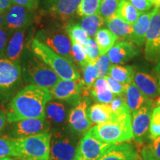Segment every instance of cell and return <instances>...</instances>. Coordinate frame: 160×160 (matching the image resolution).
<instances>
[{"instance_id": "cell-1", "label": "cell", "mask_w": 160, "mask_h": 160, "mask_svg": "<svg viewBox=\"0 0 160 160\" xmlns=\"http://www.w3.org/2000/svg\"><path fill=\"white\" fill-rule=\"evenodd\" d=\"M51 99L48 89L35 85H27L8 104L6 111L7 122L13 123L25 119H45V106Z\"/></svg>"}, {"instance_id": "cell-2", "label": "cell", "mask_w": 160, "mask_h": 160, "mask_svg": "<svg viewBox=\"0 0 160 160\" xmlns=\"http://www.w3.org/2000/svg\"><path fill=\"white\" fill-rule=\"evenodd\" d=\"M89 131L93 137L105 143L117 145L129 142L133 139L131 112L115 114L110 121L92 126Z\"/></svg>"}, {"instance_id": "cell-3", "label": "cell", "mask_w": 160, "mask_h": 160, "mask_svg": "<svg viewBox=\"0 0 160 160\" xmlns=\"http://www.w3.org/2000/svg\"><path fill=\"white\" fill-rule=\"evenodd\" d=\"M31 48L32 52L47 64L61 79H80L79 71L71 59L58 54L37 39L32 41Z\"/></svg>"}, {"instance_id": "cell-4", "label": "cell", "mask_w": 160, "mask_h": 160, "mask_svg": "<svg viewBox=\"0 0 160 160\" xmlns=\"http://www.w3.org/2000/svg\"><path fill=\"white\" fill-rule=\"evenodd\" d=\"M22 75L28 82L50 90L59 79L57 73L32 52H27L22 61Z\"/></svg>"}, {"instance_id": "cell-5", "label": "cell", "mask_w": 160, "mask_h": 160, "mask_svg": "<svg viewBox=\"0 0 160 160\" xmlns=\"http://www.w3.org/2000/svg\"><path fill=\"white\" fill-rule=\"evenodd\" d=\"M51 133L49 132L24 138H13L16 157L24 160H49Z\"/></svg>"}, {"instance_id": "cell-6", "label": "cell", "mask_w": 160, "mask_h": 160, "mask_svg": "<svg viewBox=\"0 0 160 160\" xmlns=\"http://www.w3.org/2000/svg\"><path fill=\"white\" fill-rule=\"evenodd\" d=\"M20 64L0 57V102L8 99L22 82Z\"/></svg>"}, {"instance_id": "cell-7", "label": "cell", "mask_w": 160, "mask_h": 160, "mask_svg": "<svg viewBox=\"0 0 160 160\" xmlns=\"http://www.w3.org/2000/svg\"><path fill=\"white\" fill-rule=\"evenodd\" d=\"M35 39L58 54L71 59L72 43L65 28L42 29L37 33Z\"/></svg>"}, {"instance_id": "cell-8", "label": "cell", "mask_w": 160, "mask_h": 160, "mask_svg": "<svg viewBox=\"0 0 160 160\" xmlns=\"http://www.w3.org/2000/svg\"><path fill=\"white\" fill-rule=\"evenodd\" d=\"M153 105L154 104L151 100L138 111L131 113V126L133 139L139 147H142L149 138Z\"/></svg>"}, {"instance_id": "cell-9", "label": "cell", "mask_w": 160, "mask_h": 160, "mask_svg": "<svg viewBox=\"0 0 160 160\" xmlns=\"http://www.w3.org/2000/svg\"><path fill=\"white\" fill-rule=\"evenodd\" d=\"M78 143L60 131L51 133L49 160H74Z\"/></svg>"}, {"instance_id": "cell-10", "label": "cell", "mask_w": 160, "mask_h": 160, "mask_svg": "<svg viewBox=\"0 0 160 160\" xmlns=\"http://www.w3.org/2000/svg\"><path fill=\"white\" fill-rule=\"evenodd\" d=\"M145 57L151 62H158L160 60V8L158 7H154L146 33Z\"/></svg>"}, {"instance_id": "cell-11", "label": "cell", "mask_w": 160, "mask_h": 160, "mask_svg": "<svg viewBox=\"0 0 160 160\" xmlns=\"http://www.w3.org/2000/svg\"><path fill=\"white\" fill-rule=\"evenodd\" d=\"M111 145L97 139L88 131L78 143L74 160H99Z\"/></svg>"}, {"instance_id": "cell-12", "label": "cell", "mask_w": 160, "mask_h": 160, "mask_svg": "<svg viewBox=\"0 0 160 160\" xmlns=\"http://www.w3.org/2000/svg\"><path fill=\"white\" fill-rule=\"evenodd\" d=\"M49 91L52 98L73 104L79 103L81 102L80 99L85 97L81 79L77 80L59 79Z\"/></svg>"}, {"instance_id": "cell-13", "label": "cell", "mask_w": 160, "mask_h": 160, "mask_svg": "<svg viewBox=\"0 0 160 160\" xmlns=\"http://www.w3.org/2000/svg\"><path fill=\"white\" fill-rule=\"evenodd\" d=\"M51 126L45 118L25 119L11 123L9 129L11 137L24 138L49 132Z\"/></svg>"}, {"instance_id": "cell-14", "label": "cell", "mask_w": 160, "mask_h": 160, "mask_svg": "<svg viewBox=\"0 0 160 160\" xmlns=\"http://www.w3.org/2000/svg\"><path fill=\"white\" fill-rule=\"evenodd\" d=\"M88 101L82 100L70 111L68 125L72 133L77 135L85 133L93 126L88 117Z\"/></svg>"}, {"instance_id": "cell-15", "label": "cell", "mask_w": 160, "mask_h": 160, "mask_svg": "<svg viewBox=\"0 0 160 160\" xmlns=\"http://www.w3.org/2000/svg\"><path fill=\"white\" fill-rule=\"evenodd\" d=\"M31 10L22 5L13 4L4 13L5 26L11 31L25 29L30 22Z\"/></svg>"}, {"instance_id": "cell-16", "label": "cell", "mask_w": 160, "mask_h": 160, "mask_svg": "<svg viewBox=\"0 0 160 160\" xmlns=\"http://www.w3.org/2000/svg\"><path fill=\"white\" fill-rule=\"evenodd\" d=\"M139 54V50L128 40H120L115 43L108 53L113 65H121L128 62Z\"/></svg>"}, {"instance_id": "cell-17", "label": "cell", "mask_w": 160, "mask_h": 160, "mask_svg": "<svg viewBox=\"0 0 160 160\" xmlns=\"http://www.w3.org/2000/svg\"><path fill=\"white\" fill-rule=\"evenodd\" d=\"M136 148L128 142L112 145L99 160H142Z\"/></svg>"}, {"instance_id": "cell-18", "label": "cell", "mask_w": 160, "mask_h": 160, "mask_svg": "<svg viewBox=\"0 0 160 160\" xmlns=\"http://www.w3.org/2000/svg\"><path fill=\"white\" fill-rule=\"evenodd\" d=\"M82 0H48L49 11L54 17L65 22L77 13Z\"/></svg>"}, {"instance_id": "cell-19", "label": "cell", "mask_w": 160, "mask_h": 160, "mask_svg": "<svg viewBox=\"0 0 160 160\" xmlns=\"http://www.w3.org/2000/svg\"><path fill=\"white\" fill-rule=\"evenodd\" d=\"M25 42V30L20 29L15 31L10 37L2 55L6 59L13 62L19 64L22 56Z\"/></svg>"}, {"instance_id": "cell-20", "label": "cell", "mask_w": 160, "mask_h": 160, "mask_svg": "<svg viewBox=\"0 0 160 160\" xmlns=\"http://www.w3.org/2000/svg\"><path fill=\"white\" fill-rule=\"evenodd\" d=\"M133 82L140 91L149 99H153L159 95V82L149 73L136 71Z\"/></svg>"}, {"instance_id": "cell-21", "label": "cell", "mask_w": 160, "mask_h": 160, "mask_svg": "<svg viewBox=\"0 0 160 160\" xmlns=\"http://www.w3.org/2000/svg\"><path fill=\"white\" fill-rule=\"evenodd\" d=\"M154 12V8L151 11L142 13L137 21L133 25V33L130 41L137 47H142L145 45L146 33L148 30L151 19Z\"/></svg>"}, {"instance_id": "cell-22", "label": "cell", "mask_w": 160, "mask_h": 160, "mask_svg": "<svg viewBox=\"0 0 160 160\" xmlns=\"http://www.w3.org/2000/svg\"><path fill=\"white\" fill-rule=\"evenodd\" d=\"M45 119L50 126L62 125L67 119L65 105L60 102L50 100L45 108Z\"/></svg>"}, {"instance_id": "cell-23", "label": "cell", "mask_w": 160, "mask_h": 160, "mask_svg": "<svg viewBox=\"0 0 160 160\" xmlns=\"http://www.w3.org/2000/svg\"><path fill=\"white\" fill-rule=\"evenodd\" d=\"M125 97L131 113L138 111L151 100L140 91L133 81L126 85Z\"/></svg>"}, {"instance_id": "cell-24", "label": "cell", "mask_w": 160, "mask_h": 160, "mask_svg": "<svg viewBox=\"0 0 160 160\" xmlns=\"http://www.w3.org/2000/svg\"><path fill=\"white\" fill-rule=\"evenodd\" d=\"M90 93L94 100L99 103L110 104L115 97L105 77L97 78Z\"/></svg>"}, {"instance_id": "cell-25", "label": "cell", "mask_w": 160, "mask_h": 160, "mask_svg": "<svg viewBox=\"0 0 160 160\" xmlns=\"http://www.w3.org/2000/svg\"><path fill=\"white\" fill-rule=\"evenodd\" d=\"M114 116L109 104L95 103L88 108V117L93 125H99L108 122Z\"/></svg>"}, {"instance_id": "cell-26", "label": "cell", "mask_w": 160, "mask_h": 160, "mask_svg": "<svg viewBox=\"0 0 160 160\" xmlns=\"http://www.w3.org/2000/svg\"><path fill=\"white\" fill-rule=\"evenodd\" d=\"M106 24L109 31L113 33L117 39L130 41L133 33V25L126 23L117 16L108 20Z\"/></svg>"}, {"instance_id": "cell-27", "label": "cell", "mask_w": 160, "mask_h": 160, "mask_svg": "<svg viewBox=\"0 0 160 160\" xmlns=\"http://www.w3.org/2000/svg\"><path fill=\"white\" fill-rule=\"evenodd\" d=\"M136 69L133 66L112 65L108 75L119 82L127 85L133 81Z\"/></svg>"}, {"instance_id": "cell-28", "label": "cell", "mask_w": 160, "mask_h": 160, "mask_svg": "<svg viewBox=\"0 0 160 160\" xmlns=\"http://www.w3.org/2000/svg\"><path fill=\"white\" fill-rule=\"evenodd\" d=\"M141 13L128 0H121L117 9V16L126 23L133 25L137 21Z\"/></svg>"}, {"instance_id": "cell-29", "label": "cell", "mask_w": 160, "mask_h": 160, "mask_svg": "<svg viewBox=\"0 0 160 160\" xmlns=\"http://www.w3.org/2000/svg\"><path fill=\"white\" fill-rule=\"evenodd\" d=\"M117 39V37L108 29L100 28L95 35V40L99 47L100 55L108 53Z\"/></svg>"}, {"instance_id": "cell-30", "label": "cell", "mask_w": 160, "mask_h": 160, "mask_svg": "<svg viewBox=\"0 0 160 160\" xmlns=\"http://www.w3.org/2000/svg\"><path fill=\"white\" fill-rule=\"evenodd\" d=\"M105 22L99 13L88 17H85L82 19L79 25L86 32L89 37H95L97 31L101 28Z\"/></svg>"}, {"instance_id": "cell-31", "label": "cell", "mask_w": 160, "mask_h": 160, "mask_svg": "<svg viewBox=\"0 0 160 160\" xmlns=\"http://www.w3.org/2000/svg\"><path fill=\"white\" fill-rule=\"evenodd\" d=\"M83 78L81 79L82 83L84 95L88 96L91 91L92 86L93 85L95 81L98 78L97 70L94 64L88 62L85 67L82 68Z\"/></svg>"}, {"instance_id": "cell-32", "label": "cell", "mask_w": 160, "mask_h": 160, "mask_svg": "<svg viewBox=\"0 0 160 160\" xmlns=\"http://www.w3.org/2000/svg\"><path fill=\"white\" fill-rule=\"evenodd\" d=\"M65 30L72 42H75L82 46L88 42L91 38L78 24L68 23L65 26Z\"/></svg>"}, {"instance_id": "cell-33", "label": "cell", "mask_w": 160, "mask_h": 160, "mask_svg": "<svg viewBox=\"0 0 160 160\" xmlns=\"http://www.w3.org/2000/svg\"><path fill=\"white\" fill-rule=\"evenodd\" d=\"M121 0H101L98 13L105 23L117 16V12Z\"/></svg>"}, {"instance_id": "cell-34", "label": "cell", "mask_w": 160, "mask_h": 160, "mask_svg": "<svg viewBox=\"0 0 160 160\" xmlns=\"http://www.w3.org/2000/svg\"><path fill=\"white\" fill-rule=\"evenodd\" d=\"M100 2L101 0H82L77 11V15L85 17L97 14L99 12Z\"/></svg>"}, {"instance_id": "cell-35", "label": "cell", "mask_w": 160, "mask_h": 160, "mask_svg": "<svg viewBox=\"0 0 160 160\" xmlns=\"http://www.w3.org/2000/svg\"><path fill=\"white\" fill-rule=\"evenodd\" d=\"M71 59L73 60V62H75V63H77L78 65H79L82 69L88 63V60L84 46L77 42H75L71 41Z\"/></svg>"}, {"instance_id": "cell-36", "label": "cell", "mask_w": 160, "mask_h": 160, "mask_svg": "<svg viewBox=\"0 0 160 160\" xmlns=\"http://www.w3.org/2000/svg\"><path fill=\"white\" fill-rule=\"evenodd\" d=\"M16 157L13 138L7 136L0 137V158Z\"/></svg>"}, {"instance_id": "cell-37", "label": "cell", "mask_w": 160, "mask_h": 160, "mask_svg": "<svg viewBox=\"0 0 160 160\" xmlns=\"http://www.w3.org/2000/svg\"><path fill=\"white\" fill-rule=\"evenodd\" d=\"M84 48H85L88 62L95 65L98 58L100 57L99 49L96 40L90 38L88 42L84 46Z\"/></svg>"}, {"instance_id": "cell-38", "label": "cell", "mask_w": 160, "mask_h": 160, "mask_svg": "<svg viewBox=\"0 0 160 160\" xmlns=\"http://www.w3.org/2000/svg\"><path fill=\"white\" fill-rule=\"evenodd\" d=\"M95 66L97 70L98 78L105 77L108 74L110 67H111V60L108 53L100 55L97 61L96 62Z\"/></svg>"}, {"instance_id": "cell-39", "label": "cell", "mask_w": 160, "mask_h": 160, "mask_svg": "<svg viewBox=\"0 0 160 160\" xmlns=\"http://www.w3.org/2000/svg\"><path fill=\"white\" fill-rule=\"evenodd\" d=\"M112 112L114 114H119L125 111H130L128 107L125 94L121 96H115L114 99L109 104Z\"/></svg>"}, {"instance_id": "cell-40", "label": "cell", "mask_w": 160, "mask_h": 160, "mask_svg": "<svg viewBox=\"0 0 160 160\" xmlns=\"http://www.w3.org/2000/svg\"><path fill=\"white\" fill-rule=\"evenodd\" d=\"M105 78L107 80L110 89L112 93L115 96H121L124 95L125 93L126 90V85H123V84L119 82L117 80L110 77V76L107 75Z\"/></svg>"}, {"instance_id": "cell-41", "label": "cell", "mask_w": 160, "mask_h": 160, "mask_svg": "<svg viewBox=\"0 0 160 160\" xmlns=\"http://www.w3.org/2000/svg\"><path fill=\"white\" fill-rule=\"evenodd\" d=\"M128 1L141 13L148 11L153 6L151 0H128Z\"/></svg>"}, {"instance_id": "cell-42", "label": "cell", "mask_w": 160, "mask_h": 160, "mask_svg": "<svg viewBox=\"0 0 160 160\" xmlns=\"http://www.w3.org/2000/svg\"><path fill=\"white\" fill-rule=\"evenodd\" d=\"M11 32L5 26L0 28V55L2 54L3 51H5Z\"/></svg>"}, {"instance_id": "cell-43", "label": "cell", "mask_w": 160, "mask_h": 160, "mask_svg": "<svg viewBox=\"0 0 160 160\" xmlns=\"http://www.w3.org/2000/svg\"><path fill=\"white\" fill-rule=\"evenodd\" d=\"M151 149L152 153L156 157L160 159V137L151 140V142L149 145H148Z\"/></svg>"}, {"instance_id": "cell-44", "label": "cell", "mask_w": 160, "mask_h": 160, "mask_svg": "<svg viewBox=\"0 0 160 160\" xmlns=\"http://www.w3.org/2000/svg\"><path fill=\"white\" fill-rule=\"evenodd\" d=\"M141 156L143 160H160L152 153L148 146H144L142 148L141 151Z\"/></svg>"}, {"instance_id": "cell-45", "label": "cell", "mask_w": 160, "mask_h": 160, "mask_svg": "<svg viewBox=\"0 0 160 160\" xmlns=\"http://www.w3.org/2000/svg\"><path fill=\"white\" fill-rule=\"evenodd\" d=\"M13 4L22 5L29 9H33L35 7L36 0H11Z\"/></svg>"}, {"instance_id": "cell-46", "label": "cell", "mask_w": 160, "mask_h": 160, "mask_svg": "<svg viewBox=\"0 0 160 160\" xmlns=\"http://www.w3.org/2000/svg\"><path fill=\"white\" fill-rule=\"evenodd\" d=\"M151 125H160V108L156 107L153 108L151 114Z\"/></svg>"}, {"instance_id": "cell-47", "label": "cell", "mask_w": 160, "mask_h": 160, "mask_svg": "<svg viewBox=\"0 0 160 160\" xmlns=\"http://www.w3.org/2000/svg\"><path fill=\"white\" fill-rule=\"evenodd\" d=\"M160 137V125H151L149 131V139L153 140Z\"/></svg>"}, {"instance_id": "cell-48", "label": "cell", "mask_w": 160, "mask_h": 160, "mask_svg": "<svg viewBox=\"0 0 160 160\" xmlns=\"http://www.w3.org/2000/svg\"><path fill=\"white\" fill-rule=\"evenodd\" d=\"M13 5L11 0H0V12L5 13Z\"/></svg>"}, {"instance_id": "cell-49", "label": "cell", "mask_w": 160, "mask_h": 160, "mask_svg": "<svg viewBox=\"0 0 160 160\" xmlns=\"http://www.w3.org/2000/svg\"><path fill=\"white\" fill-rule=\"evenodd\" d=\"M6 122H7V117L6 113L3 111L0 110V133L3 131L5 128Z\"/></svg>"}, {"instance_id": "cell-50", "label": "cell", "mask_w": 160, "mask_h": 160, "mask_svg": "<svg viewBox=\"0 0 160 160\" xmlns=\"http://www.w3.org/2000/svg\"><path fill=\"white\" fill-rule=\"evenodd\" d=\"M5 26V17L4 13L0 12V28Z\"/></svg>"}, {"instance_id": "cell-51", "label": "cell", "mask_w": 160, "mask_h": 160, "mask_svg": "<svg viewBox=\"0 0 160 160\" xmlns=\"http://www.w3.org/2000/svg\"><path fill=\"white\" fill-rule=\"evenodd\" d=\"M155 71H156V73L159 75V80H160V60L158 62L157 65H156Z\"/></svg>"}, {"instance_id": "cell-52", "label": "cell", "mask_w": 160, "mask_h": 160, "mask_svg": "<svg viewBox=\"0 0 160 160\" xmlns=\"http://www.w3.org/2000/svg\"><path fill=\"white\" fill-rule=\"evenodd\" d=\"M151 1L155 7L160 8V0H151Z\"/></svg>"}, {"instance_id": "cell-53", "label": "cell", "mask_w": 160, "mask_h": 160, "mask_svg": "<svg viewBox=\"0 0 160 160\" xmlns=\"http://www.w3.org/2000/svg\"><path fill=\"white\" fill-rule=\"evenodd\" d=\"M155 105L157 106V108H160V97H158L157 100H156V102H155Z\"/></svg>"}, {"instance_id": "cell-54", "label": "cell", "mask_w": 160, "mask_h": 160, "mask_svg": "<svg viewBox=\"0 0 160 160\" xmlns=\"http://www.w3.org/2000/svg\"><path fill=\"white\" fill-rule=\"evenodd\" d=\"M0 160H13L11 157H5V158H0Z\"/></svg>"}, {"instance_id": "cell-55", "label": "cell", "mask_w": 160, "mask_h": 160, "mask_svg": "<svg viewBox=\"0 0 160 160\" xmlns=\"http://www.w3.org/2000/svg\"><path fill=\"white\" fill-rule=\"evenodd\" d=\"M159 94H160V80H159Z\"/></svg>"}, {"instance_id": "cell-56", "label": "cell", "mask_w": 160, "mask_h": 160, "mask_svg": "<svg viewBox=\"0 0 160 160\" xmlns=\"http://www.w3.org/2000/svg\"><path fill=\"white\" fill-rule=\"evenodd\" d=\"M13 160H20V159H13Z\"/></svg>"}, {"instance_id": "cell-57", "label": "cell", "mask_w": 160, "mask_h": 160, "mask_svg": "<svg viewBox=\"0 0 160 160\" xmlns=\"http://www.w3.org/2000/svg\"></svg>"}]
</instances>
